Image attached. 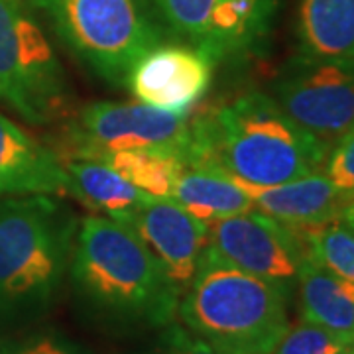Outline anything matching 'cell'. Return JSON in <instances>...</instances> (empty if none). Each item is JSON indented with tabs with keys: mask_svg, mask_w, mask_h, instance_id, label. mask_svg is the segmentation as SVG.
I'll return each instance as SVG.
<instances>
[{
	"mask_svg": "<svg viewBox=\"0 0 354 354\" xmlns=\"http://www.w3.org/2000/svg\"><path fill=\"white\" fill-rule=\"evenodd\" d=\"M341 221H344L348 227H353L354 228V201L344 209V213L341 215Z\"/></svg>",
	"mask_w": 354,
	"mask_h": 354,
	"instance_id": "obj_25",
	"label": "cell"
},
{
	"mask_svg": "<svg viewBox=\"0 0 354 354\" xmlns=\"http://www.w3.org/2000/svg\"><path fill=\"white\" fill-rule=\"evenodd\" d=\"M158 354H223L211 342H207L185 325H176L164 337L162 351Z\"/></svg>",
	"mask_w": 354,
	"mask_h": 354,
	"instance_id": "obj_23",
	"label": "cell"
},
{
	"mask_svg": "<svg viewBox=\"0 0 354 354\" xmlns=\"http://www.w3.org/2000/svg\"><path fill=\"white\" fill-rule=\"evenodd\" d=\"M189 113H169L146 102H93L69 128V158L101 160L120 150H171L183 156L189 142ZM65 160V158H64Z\"/></svg>",
	"mask_w": 354,
	"mask_h": 354,
	"instance_id": "obj_7",
	"label": "cell"
},
{
	"mask_svg": "<svg viewBox=\"0 0 354 354\" xmlns=\"http://www.w3.org/2000/svg\"><path fill=\"white\" fill-rule=\"evenodd\" d=\"M353 344L354 333H341L301 321L288 329L272 354H337Z\"/></svg>",
	"mask_w": 354,
	"mask_h": 354,
	"instance_id": "obj_21",
	"label": "cell"
},
{
	"mask_svg": "<svg viewBox=\"0 0 354 354\" xmlns=\"http://www.w3.org/2000/svg\"><path fill=\"white\" fill-rule=\"evenodd\" d=\"M0 101L34 127L71 109L64 65L26 0H0Z\"/></svg>",
	"mask_w": 354,
	"mask_h": 354,
	"instance_id": "obj_6",
	"label": "cell"
},
{
	"mask_svg": "<svg viewBox=\"0 0 354 354\" xmlns=\"http://www.w3.org/2000/svg\"><path fill=\"white\" fill-rule=\"evenodd\" d=\"M116 223L132 228L162 266L179 297L187 290L209 239V227L171 197L150 199Z\"/></svg>",
	"mask_w": 354,
	"mask_h": 354,
	"instance_id": "obj_12",
	"label": "cell"
},
{
	"mask_svg": "<svg viewBox=\"0 0 354 354\" xmlns=\"http://www.w3.org/2000/svg\"><path fill=\"white\" fill-rule=\"evenodd\" d=\"M102 162L114 167L134 187L156 199L171 197L179 174L187 167L183 156L171 150H120L106 153Z\"/></svg>",
	"mask_w": 354,
	"mask_h": 354,
	"instance_id": "obj_19",
	"label": "cell"
},
{
	"mask_svg": "<svg viewBox=\"0 0 354 354\" xmlns=\"http://www.w3.org/2000/svg\"><path fill=\"white\" fill-rule=\"evenodd\" d=\"M75 216L51 195L0 201V315L51 299L71 262Z\"/></svg>",
	"mask_w": 354,
	"mask_h": 354,
	"instance_id": "obj_4",
	"label": "cell"
},
{
	"mask_svg": "<svg viewBox=\"0 0 354 354\" xmlns=\"http://www.w3.org/2000/svg\"><path fill=\"white\" fill-rule=\"evenodd\" d=\"M329 148L274 97L248 91L191 118L185 165L216 169L241 187H272L321 171Z\"/></svg>",
	"mask_w": 354,
	"mask_h": 354,
	"instance_id": "obj_1",
	"label": "cell"
},
{
	"mask_svg": "<svg viewBox=\"0 0 354 354\" xmlns=\"http://www.w3.org/2000/svg\"><path fill=\"white\" fill-rule=\"evenodd\" d=\"M62 164L69 179V195H75L79 201L113 221L153 199L102 160L69 158L62 160Z\"/></svg>",
	"mask_w": 354,
	"mask_h": 354,
	"instance_id": "obj_16",
	"label": "cell"
},
{
	"mask_svg": "<svg viewBox=\"0 0 354 354\" xmlns=\"http://www.w3.org/2000/svg\"><path fill=\"white\" fill-rule=\"evenodd\" d=\"M97 77L124 87L142 55L164 41L148 0H26Z\"/></svg>",
	"mask_w": 354,
	"mask_h": 354,
	"instance_id": "obj_5",
	"label": "cell"
},
{
	"mask_svg": "<svg viewBox=\"0 0 354 354\" xmlns=\"http://www.w3.org/2000/svg\"><path fill=\"white\" fill-rule=\"evenodd\" d=\"M301 319L341 333H354V281L315 264L309 256L297 274Z\"/></svg>",
	"mask_w": 354,
	"mask_h": 354,
	"instance_id": "obj_17",
	"label": "cell"
},
{
	"mask_svg": "<svg viewBox=\"0 0 354 354\" xmlns=\"http://www.w3.org/2000/svg\"><path fill=\"white\" fill-rule=\"evenodd\" d=\"M274 101L293 122L330 146L354 127V59L299 53L279 71Z\"/></svg>",
	"mask_w": 354,
	"mask_h": 354,
	"instance_id": "obj_8",
	"label": "cell"
},
{
	"mask_svg": "<svg viewBox=\"0 0 354 354\" xmlns=\"http://www.w3.org/2000/svg\"><path fill=\"white\" fill-rule=\"evenodd\" d=\"M171 199L205 225L254 209L250 195L239 183L211 167H185L177 177Z\"/></svg>",
	"mask_w": 354,
	"mask_h": 354,
	"instance_id": "obj_18",
	"label": "cell"
},
{
	"mask_svg": "<svg viewBox=\"0 0 354 354\" xmlns=\"http://www.w3.org/2000/svg\"><path fill=\"white\" fill-rule=\"evenodd\" d=\"M321 171L337 187L354 195V127L330 144Z\"/></svg>",
	"mask_w": 354,
	"mask_h": 354,
	"instance_id": "obj_22",
	"label": "cell"
},
{
	"mask_svg": "<svg viewBox=\"0 0 354 354\" xmlns=\"http://www.w3.org/2000/svg\"><path fill=\"white\" fill-rule=\"evenodd\" d=\"M307 256L329 272L354 281V228L337 218L321 227L299 230Z\"/></svg>",
	"mask_w": 354,
	"mask_h": 354,
	"instance_id": "obj_20",
	"label": "cell"
},
{
	"mask_svg": "<svg viewBox=\"0 0 354 354\" xmlns=\"http://www.w3.org/2000/svg\"><path fill=\"white\" fill-rule=\"evenodd\" d=\"M69 270L79 291L111 315L164 325L177 313L179 293L153 254L132 228L109 216L81 221Z\"/></svg>",
	"mask_w": 354,
	"mask_h": 354,
	"instance_id": "obj_3",
	"label": "cell"
},
{
	"mask_svg": "<svg viewBox=\"0 0 354 354\" xmlns=\"http://www.w3.org/2000/svg\"><path fill=\"white\" fill-rule=\"evenodd\" d=\"M337 354H354V344L353 346H346V348H342V351H339Z\"/></svg>",
	"mask_w": 354,
	"mask_h": 354,
	"instance_id": "obj_26",
	"label": "cell"
},
{
	"mask_svg": "<svg viewBox=\"0 0 354 354\" xmlns=\"http://www.w3.org/2000/svg\"><path fill=\"white\" fill-rule=\"evenodd\" d=\"M250 195L254 209L295 228L321 227L341 218L354 201L353 193L337 187L323 171L297 177L272 187H242Z\"/></svg>",
	"mask_w": 354,
	"mask_h": 354,
	"instance_id": "obj_13",
	"label": "cell"
},
{
	"mask_svg": "<svg viewBox=\"0 0 354 354\" xmlns=\"http://www.w3.org/2000/svg\"><path fill=\"white\" fill-rule=\"evenodd\" d=\"M169 28L215 62L241 55L270 32L278 0H152Z\"/></svg>",
	"mask_w": 354,
	"mask_h": 354,
	"instance_id": "obj_9",
	"label": "cell"
},
{
	"mask_svg": "<svg viewBox=\"0 0 354 354\" xmlns=\"http://www.w3.org/2000/svg\"><path fill=\"white\" fill-rule=\"evenodd\" d=\"M69 195L59 156L0 114V197Z\"/></svg>",
	"mask_w": 354,
	"mask_h": 354,
	"instance_id": "obj_14",
	"label": "cell"
},
{
	"mask_svg": "<svg viewBox=\"0 0 354 354\" xmlns=\"http://www.w3.org/2000/svg\"><path fill=\"white\" fill-rule=\"evenodd\" d=\"M0 354H83L73 344L53 335H36L26 341L12 342L0 348Z\"/></svg>",
	"mask_w": 354,
	"mask_h": 354,
	"instance_id": "obj_24",
	"label": "cell"
},
{
	"mask_svg": "<svg viewBox=\"0 0 354 354\" xmlns=\"http://www.w3.org/2000/svg\"><path fill=\"white\" fill-rule=\"evenodd\" d=\"M290 290L252 276L205 246L179 297L181 323L223 354H272L290 329Z\"/></svg>",
	"mask_w": 354,
	"mask_h": 354,
	"instance_id": "obj_2",
	"label": "cell"
},
{
	"mask_svg": "<svg viewBox=\"0 0 354 354\" xmlns=\"http://www.w3.org/2000/svg\"><path fill=\"white\" fill-rule=\"evenodd\" d=\"M215 59L191 44H158L132 67L127 87L140 102L189 113L211 87Z\"/></svg>",
	"mask_w": 354,
	"mask_h": 354,
	"instance_id": "obj_11",
	"label": "cell"
},
{
	"mask_svg": "<svg viewBox=\"0 0 354 354\" xmlns=\"http://www.w3.org/2000/svg\"><path fill=\"white\" fill-rule=\"evenodd\" d=\"M207 246L244 272L291 290L307 258L299 230L260 211L225 216L207 225Z\"/></svg>",
	"mask_w": 354,
	"mask_h": 354,
	"instance_id": "obj_10",
	"label": "cell"
},
{
	"mask_svg": "<svg viewBox=\"0 0 354 354\" xmlns=\"http://www.w3.org/2000/svg\"><path fill=\"white\" fill-rule=\"evenodd\" d=\"M299 53L319 59H354V0H299Z\"/></svg>",
	"mask_w": 354,
	"mask_h": 354,
	"instance_id": "obj_15",
	"label": "cell"
}]
</instances>
